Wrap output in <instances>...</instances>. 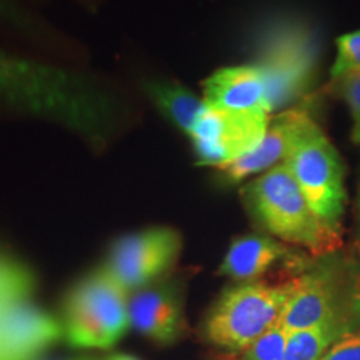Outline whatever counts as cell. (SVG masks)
Segmentation results:
<instances>
[{
  "label": "cell",
  "mask_w": 360,
  "mask_h": 360,
  "mask_svg": "<svg viewBox=\"0 0 360 360\" xmlns=\"http://www.w3.org/2000/svg\"><path fill=\"white\" fill-rule=\"evenodd\" d=\"M294 290V278L283 283L242 282L220 295L205 321V335L229 352H244L274 327Z\"/></svg>",
  "instance_id": "277c9868"
},
{
  "label": "cell",
  "mask_w": 360,
  "mask_h": 360,
  "mask_svg": "<svg viewBox=\"0 0 360 360\" xmlns=\"http://www.w3.org/2000/svg\"><path fill=\"white\" fill-rule=\"evenodd\" d=\"M129 326V294L103 267L80 281L67 297L62 327L75 347H110Z\"/></svg>",
  "instance_id": "5b68a950"
},
{
  "label": "cell",
  "mask_w": 360,
  "mask_h": 360,
  "mask_svg": "<svg viewBox=\"0 0 360 360\" xmlns=\"http://www.w3.org/2000/svg\"><path fill=\"white\" fill-rule=\"evenodd\" d=\"M314 124L315 120L305 107H290L272 117L259 146L233 164L220 169L224 180L242 182L247 177L260 175L282 164Z\"/></svg>",
  "instance_id": "8fae6325"
},
{
  "label": "cell",
  "mask_w": 360,
  "mask_h": 360,
  "mask_svg": "<svg viewBox=\"0 0 360 360\" xmlns=\"http://www.w3.org/2000/svg\"><path fill=\"white\" fill-rule=\"evenodd\" d=\"M130 326L157 342L170 344L182 328V305L172 287L137 290L129 300Z\"/></svg>",
  "instance_id": "4fadbf2b"
},
{
  "label": "cell",
  "mask_w": 360,
  "mask_h": 360,
  "mask_svg": "<svg viewBox=\"0 0 360 360\" xmlns=\"http://www.w3.org/2000/svg\"><path fill=\"white\" fill-rule=\"evenodd\" d=\"M359 195H360V182H359Z\"/></svg>",
  "instance_id": "cb8c5ba5"
},
{
  "label": "cell",
  "mask_w": 360,
  "mask_h": 360,
  "mask_svg": "<svg viewBox=\"0 0 360 360\" xmlns=\"http://www.w3.org/2000/svg\"><path fill=\"white\" fill-rule=\"evenodd\" d=\"M289 255V249L267 236H242L233 238L220 264V274L238 282H252L262 277Z\"/></svg>",
  "instance_id": "5bb4252c"
},
{
  "label": "cell",
  "mask_w": 360,
  "mask_h": 360,
  "mask_svg": "<svg viewBox=\"0 0 360 360\" xmlns=\"http://www.w3.org/2000/svg\"><path fill=\"white\" fill-rule=\"evenodd\" d=\"M30 269L0 252V360H37L64 335V327L32 302Z\"/></svg>",
  "instance_id": "3957f363"
},
{
  "label": "cell",
  "mask_w": 360,
  "mask_h": 360,
  "mask_svg": "<svg viewBox=\"0 0 360 360\" xmlns=\"http://www.w3.org/2000/svg\"><path fill=\"white\" fill-rule=\"evenodd\" d=\"M147 94L162 114L187 135H191L205 109L204 98H199L179 84L150 82L147 85Z\"/></svg>",
  "instance_id": "9a60e30c"
},
{
  "label": "cell",
  "mask_w": 360,
  "mask_h": 360,
  "mask_svg": "<svg viewBox=\"0 0 360 360\" xmlns=\"http://www.w3.org/2000/svg\"><path fill=\"white\" fill-rule=\"evenodd\" d=\"M289 332L281 323L270 327L255 339L242 354V360H283L285 359Z\"/></svg>",
  "instance_id": "e0dca14e"
},
{
  "label": "cell",
  "mask_w": 360,
  "mask_h": 360,
  "mask_svg": "<svg viewBox=\"0 0 360 360\" xmlns=\"http://www.w3.org/2000/svg\"><path fill=\"white\" fill-rule=\"evenodd\" d=\"M334 84L349 107L350 119H352L350 139L355 146H360V74L342 77Z\"/></svg>",
  "instance_id": "d6986e66"
},
{
  "label": "cell",
  "mask_w": 360,
  "mask_h": 360,
  "mask_svg": "<svg viewBox=\"0 0 360 360\" xmlns=\"http://www.w3.org/2000/svg\"><path fill=\"white\" fill-rule=\"evenodd\" d=\"M270 114L231 110L205 103L191 137L200 165L224 169L249 154L267 132Z\"/></svg>",
  "instance_id": "ba28073f"
},
{
  "label": "cell",
  "mask_w": 360,
  "mask_h": 360,
  "mask_svg": "<svg viewBox=\"0 0 360 360\" xmlns=\"http://www.w3.org/2000/svg\"><path fill=\"white\" fill-rule=\"evenodd\" d=\"M315 64L317 45L304 27H278L265 37L257 67L267 82L270 110L283 109L304 96Z\"/></svg>",
  "instance_id": "52a82bcc"
},
{
  "label": "cell",
  "mask_w": 360,
  "mask_h": 360,
  "mask_svg": "<svg viewBox=\"0 0 360 360\" xmlns=\"http://www.w3.org/2000/svg\"><path fill=\"white\" fill-rule=\"evenodd\" d=\"M179 252L177 232L167 227L147 229L117 240L103 269L130 294L162 276L177 259Z\"/></svg>",
  "instance_id": "9c48e42d"
},
{
  "label": "cell",
  "mask_w": 360,
  "mask_h": 360,
  "mask_svg": "<svg viewBox=\"0 0 360 360\" xmlns=\"http://www.w3.org/2000/svg\"><path fill=\"white\" fill-rule=\"evenodd\" d=\"M0 15L4 17L15 15V11H13V7L7 2V0H0Z\"/></svg>",
  "instance_id": "44dd1931"
},
{
  "label": "cell",
  "mask_w": 360,
  "mask_h": 360,
  "mask_svg": "<svg viewBox=\"0 0 360 360\" xmlns=\"http://www.w3.org/2000/svg\"><path fill=\"white\" fill-rule=\"evenodd\" d=\"M0 98L57 120L90 139H102L109 122V101L89 80L58 67L0 52Z\"/></svg>",
  "instance_id": "6da1fadb"
},
{
  "label": "cell",
  "mask_w": 360,
  "mask_h": 360,
  "mask_svg": "<svg viewBox=\"0 0 360 360\" xmlns=\"http://www.w3.org/2000/svg\"><path fill=\"white\" fill-rule=\"evenodd\" d=\"M247 209L274 237L322 254L339 245V229L323 224L287 165L278 164L242 188Z\"/></svg>",
  "instance_id": "7a4b0ae2"
},
{
  "label": "cell",
  "mask_w": 360,
  "mask_h": 360,
  "mask_svg": "<svg viewBox=\"0 0 360 360\" xmlns=\"http://www.w3.org/2000/svg\"><path fill=\"white\" fill-rule=\"evenodd\" d=\"M349 276L337 262L319 265L294 278V290L282 310L278 323L289 334L344 315Z\"/></svg>",
  "instance_id": "30bf717a"
},
{
  "label": "cell",
  "mask_w": 360,
  "mask_h": 360,
  "mask_svg": "<svg viewBox=\"0 0 360 360\" xmlns=\"http://www.w3.org/2000/svg\"><path fill=\"white\" fill-rule=\"evenodd\" d=\"M360 74V30L337 39V57L330 70L332 82Z\"/></svg>",
  "instance_id": "ac0fdd59"
},
{
  "label": "cell",
  "mask_w": 360,
  "mask_h": 360,
  "mask_svg": "<svg viewBox=\"0 0 360 360\" xmlns=\"http://www.w3.org/2000/svg\"><path fill=\"white\" fill-rule=\"evenodd\" d=\"M350 328L345 315L330 317L317 326L289 334L283 360H319Z\"/></svg>",
  "instance_id": "2e32d148"
},
{
  "label": "cell",
  "mask_w": 360,
  "mask_h": 360,
  "mask_svg": "<svg viewBox=\"0 0 360 360\" xmlns=\"http://www.w3.org/2000/svg\"><path fill=\"white\" fill-rule=\"evenodd\" d=\"M310 209L330 227L339 229L347 204L344 164L323 130L314 124L283 160Z\"/></svg>",
  "instance_id": "8992f818"
},
{
  "label": "cell",
  "mask_w": 360,
  "mask_h": 360,
  "mask_svg": "<svg viewBox=\"0 0 360 360\" xmlns=\"http://www.w3.org/2000/svg\"><path fill=\"white\" fill-rule=\"evenodd\" d=\"M319 360H360V330L342 337Z\"/></svg>",
  "instance_id": "ffe728a7"
},
{
  "label": "cell",
  "mask_w": 360,
  "mask_h": 360,
  "mask_svg": "<svg viewBox=\"0 0 360 360\" xmlns=\"http://www.w3.org/2000/svg\"><path fill=\"white\" fill-rule=\"evenodd\" d=\"M74 360H90V359H74Z\"/></svg>",
  "instance_id": "603a6c76"
},
{
  "label": "cell",
  "mask_w": 360,
  "mask_h": 360,
  "mask_svg": "<svg viewBox=\"0 0 360 360\" xmlns=\"http://www.w3.org/2000/svg\"><path fill=\"white\" fill-rule=\"evenodd\" d=\"M109 360H137V359L129 357V355H114V357H110Z\"/></svg>",
  "instance_id": "7402d4cb"
},
{
  "label": "cell",
  "mask_w": 360,
  "mask_h": 360,
  "mask_svg": "<svg viewBox=\"0 0 360 360\" xmlns=\"http://www.w3.org/2000/svg\"><path fill=\"white\" fill-rule=\"evenodd\" d=\"M359 209H360V195H359Z\"/></svg>",
  "instance_id": "d4e9b609"
},
{
  "label": "cell",
  "mask_w": 360,
  "mask_h": 360,
  "mask_svg": "<svg viewBox=\"0 0 360 360\" xmlns=\"http://www.w3.org/2000/svg\"><path fill=\"white\" fill-rule=\"evenodd\" d=\"M204 102L210 107L272 114L269 90L257 65L224 67L204 82Z\"/></svg>",
  "instance_id": "7c38bea8"
}]
</instances>
